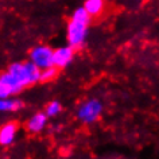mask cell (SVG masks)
Listing matches in <instances>:
<instances>
[{
    "mask_svg": "<svg viewBox=\"0 0 159 159\" xmlns=\"http://www.w3.org/2000/svg\"><path fill=\"white\" fill-rule=\"evenodd\" d=\"M22 107L23 101L19 98H0V112H16Z\"/></svg>",
    "mask_w": 159,
    "mask_h": 159,
    "instance_id": "obj_10",
    "label": "cell"
},
{
    "mask_svg": "<svg viewBox=\"0 0 159 159\" xmlns=\"http://www.w3.org/2000/svg\"><path fill=\"white\" fill-rule=\"evenodd\" d=\"M74 55H75V49H73L71 46L67 45L58 47V49L53 50V65L58 67V69H65L74 59Z\"/></svg>",
    "mask_w": 159,
    "mask_h": 159,
    "instance_id": "obj_6",
    "label": "cell"
},
{
    "mask_svg": "<svg viewBox=\"0 0 159 159\" xmlns=\"http://www.w3.org/2000/svg\"><path fill=\"white\" fill-rule=\"evenodd\" d=\"M47 124V116L45 112H37L31 116L26 123V128L31 134H39L45 129Z\"/></svg>",
    "mask_w": 159,
    "mask_h": 159,
    "instance_id": "obj_8",
    "label": "cell"
},
{
    "mask_svg": "<svg viewBox=\"0 0 159 159\" xmlns=\"http://www.w3.org/2000/svg\"><path fill=\"white\" fill-rule=\"evenodd\" d=\"M102 109L104 107L98 98H88L80 104L77 109V117L84 124H92L100 119Z\"/></svg>",
    "mask_w": 159,
    "mask_h": 159,
    "instance_id": "obj_3",
    "label": "cell"
},
{
    "mask_svg": "<svg viewBox=\"0 0 159 159\" xmlns=\"http://www.w3.org/2000/svg\"><path fill=\"white\" fill-rule=\"evenodd\" d=\"M30 61L38 69H45L53 65V49L47 45H38L30 51Z\"/></svg>",
    "mask_w": 159,
    "mask_h": 159,
    "instance_id": "obj_4",
    "label": "cell"
},
{
    "mask_svg": "<svg viewBox=\"0 0 159 159\" xmlns=\"http://www.w3.org/2000/svg\"><path fill=\"white\" fill-rule=\"evenodd\" d=\"M84 8L90 16H98L105 8V0H85Z\"/></svg>",
    "mask_w": 159,
    "mask_h": 159,
    "instance_id": "obj_9",
    "label": "cell"
},
{
    "mask_svg": "<svg viewBox=\"0 0 159 159\" xmlns=\"http://www.w3.org/2000/svg\"><path fill=\"white\" fill-rule=\"evenodd\" d=\"M90 19L92 16L86 12L84 7H80L71 14L66 29V39L69 46H71L73 49H81L85 45L89 33Z\"/></svg>",
    "mask_w": 159,
    "mask_h": 159,
    "instance_id": "obj_1",
    "label": "cell"
},
{
    "mask_svg": "<svg viewBox=\"0 0 159 159\" xmlns=\"http://www.w3.org/2000/svg\"><path fill=\"white\" fill-rule=\"evenodd\" d=\"M7 71L23 86V89H26V88H29V86L35 85L37 82H39L41 69H38L31 61L14 62L8 66V70Z\"/></svg>",
    "mask_w": 159,
    "mask_h": 159,
    "instance_id": "obj_2",
    "label": "cell"
},
{
    "mask_svg": "<svg viewBox=\"0 0 159 159\" xmlns=\"http://www.w3.org/2000/svg\"><path fill=\"white\" fill-rule=\"evenodd\" d=\"M61 111H62V105H61V102L57 101V100L47 102V105L45 107V115L47 117L58 116V115L61 113Z\"/></svg>",
    "mask_w": 159,
    "mask_h": 159,
    "instance_id": "obj_12",
    "label": "cell"
},
{
    "mask_svg": "<svg viewBox=\"0 0 159 159\" xmlns=\"http://www.w3.org/2000/svg\"><path fill=\"white\" fill-rule=\"evenodd\" d=\"M23 86L11 75L8 71L0 74V98H8L19 94Z\"/></svg>",
    "mask_w": 159,
    "mask_h": 159,
    "instance_id": "obj_5",
    "label": "cell"
},
{
    "mask_svg": "<svg viewBox=\"0 0 159 159\" xmlns=\"http://www.w3.org/2000/svg\"><path fill=\"white\" fill-rule=\"evenodd\" d=\"M58 75V67L54 65L47 66L45 69H41V74H39V81L41 82H50L57 78Z\"/></svg>",
    "mask_w": 159,
    "mask_h": 159,
    "instance_id": "obj_11",
    "label": "cell"
},
{
    "mask_svg": "<svg viewBox=\"0 0 159 159\" xmlns=\"http://www.w3.org/2000/svg\"><path fill=\"white\" fill-rule=\"evenodd\" d=\"M18 135V124L15 121H8L0 127V146L7 147L15 142Z\"/></svg>",
    "mask_w": 159,
    "mask_h": 159,
    "instance_id": "obj_7",
    "label": "cell"
}]
</instances>
